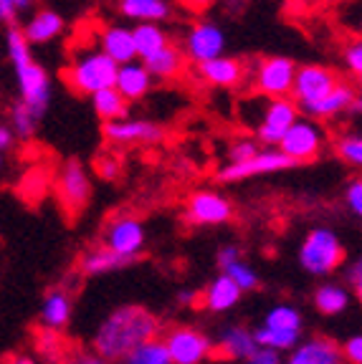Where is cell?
<instances>
[{
	"mask_svg": "<svg viewBox=\"0 0 362 364\" xmlns=\"http://www.w3.org/2000/svg\"><path fill=\"white\" fill-rule=\"evenodd\" d=\"M162 321L155 311L142 304H122L99 321L91 336V352H96L104 362L119 364L137 347L160 339Z\"/></svg>",
	"mask_w": 362,
	"mask_h": 364,
	"instance_id": "1",
	"label": "cell"
},
{
	"mask_svg": "<svg viewBox=\"0 0 362 364\" xmlns=\"http://www.w3.org/2000/svg\"><path fill=\"white\" fill-rule=\"evenodd\" d=\"M6 51L13 63V71H16L18 91H21L18 102H23L38 119H43L53 94V81L48 68L33 58V48H31L29 41L23 38V31L18 26H8Z\"/></svg>",
	"mask_w": 362,
	"mask_h": 364,
	"instance_id": "2",
	"label": "cell"
},
{
	"mask_svg": "<svg viewBox=\"0 0 362 364\" xmlns=\"http://www.w3.org/2000/svg\"><path fill=\"white\" fill-rule=\"evenodd\" d=\"M301 114L291 99H269L261 94L238 102V122L254 129L256 142L261 147H279L286 129L299 119Z\"/></svg>",
	"mask_w": 362,
	"mask_h": 364,
	"instance_id": "3",
	"label": "cell"
},
{
	"mask_svg": "<svg viewBox=\"0 0 362 364\" xmlns=\"http://www.w3.org/2000/svg\"><path fill=\"white\" fill-rule=\"evenodd\" d=\"M119 66L109 56H104L96 46L81 48L74 53L71 63L63 68V81L79 97H94L96 91L112 89Z\"/></svg>",
	"mask_w": 362,
	"mask_h": 364,
	"instance_id": "4",
	"label": "cell"
},
{
	"mask_svg": "<svg viewBox=\"0 0 362 364\" xmlns=\"http://www.w3.org/2000/svg\"><path fill=\"white\" fill-rule=\"evenodd\" d=\"M301 271L311 279H327L337 268L345 263V245H342L340 235L334 233L332 228L319 225L311 228L304 235L296 253Z\"/></svg>",
	"mask_w": 362,
	"mask_h": 364,
	"instance_id": "5",
	"label": "cell"
},
{
	"mask_svg": "<svg viewBox=\"0 0 362 364\" xmlns=\"http://www.w3.org/2000/svg\"><path fill=\"white\" fill-rule=\"evenodd\" d=\"M53 195H56L61 210L68 218H76L89 208L91 195H94V182H91L89 170L84 167V162L79 159H66L61 162V167L56 170L51 180Z\"/></svg>",
	"mask_w": 362,
	"mask_h": 364,
	"instance_id": "6",
	"label": "cell"
},
{
	"mask_svg": "<svg viewBox=\"0 0 362 364\" xmlns=\"http://www.w3.org/2000/svg\"><path fill=\"white\" fill-rule=\"evenodd\" d=\"M296 63L289 56H261L251 66H246V79L254 86V94L269 99L291 97Z\"/></svg>",
	"mask_w": 362,
	"mask_h": 364,
	"instance_id": "7",
	"label": "cell"
},
{
	"mask_svg": "<svg viewBox=\"0 0 362 364\" xmlns=\"http://www.w3.org/2000/svg\"><path fill=\"white\" fill-rule=\"evenodd\" d=\"M99 245H104L112 253H119V256L140 261L148 248V225L132 213H114L99 233Z\"/></svg>",
	"mask_w": 362,
	"mask_h": 364,
	"instance_id": "8",
	"label": "cell"
},
{
	"mask_svg": "<svg viewBox=\"0 0 362 364\" xmlns=\"http://www.w3.org/2000/svg\"><path fill=\"white\" fill-rule=\"evenodd\" d=\"M160 339L167 349L170 364H205L215 354L213 336L190 324L170 326Z\"/></svg>",
	"mask_w": 362,
	"mask_h": 364,
	"instance_id": "9",
	"label": "cell"
},
{
	"mask_svg": "<svg viewBox=\"0 0 362 364\" xmlns=\"http://www.w3.org/2000/svg\"><path fill=\"white\" fill-rule=\"evenodd\" d=\"M337 84H340V76L334 74L329 66L304 63V66H296L294 86H291V97L289 99L296 104L301 117H306Z\"/></svg>",
	"mask_w": 362,
	"mask_h": 364,
	"instance_id": "10",
	"label": "cell"
},
{
	"mask_svg": "<svg viewBox=\"0 0 362 364\" xmlns=\"http://www.w3.org/2000/svg\"><path fill=\"white\" fill-rule=\"evenodd\" d=\"M324 144H327V129H324L322 122L309 119V117H299V119L286 129L279 149H281L294 165H301V162L317 159L319 154H322Z\"/></svg>",
	"mask_w": 362,
	"mask_h": 364,
	"instance_id": "11",
	"label": "cell"
},
{
	"mask_svg": "<svg viewBox=\"0 0 362 364\" xmlns=\"http://www.w3.org/2000/svg\"><path fill=\"white\" fill-rule=\"evenodd\" d=\"M226 46H228L226 31L218 23L200 18V21L187 26L180 48L185 53V58H190L195 66H200V63H208L213 58L226 56Z\"/></svg>",
	"mask_w": 362,
	"mask_h": 364,
	"instance_id": "12",
	"label": "cell"
},
{
	"mask_svg": "<svg viewBox=\"0 0 362 364\" xmlns=\"http://www.w3.org/2000/svg\"><path fill=\"white\" fill-rule=\"evenodd\" d=\"M296 167L286 154L279 147H261V152L256 157L246 159V162H238V165H223L221 170L215 172V177L226 185H233V182H244L251 180V177L259 175H274V172H284Z\"/></svg>",
	"mask_w": 362,
	"mask_h": 364,
	"instance_id": "13",
	"label": "cell"
},
{
	"mask_svg": "<svg viewBox=\"0 0 362 364\" xmlns=\"http://www.w3.org/2000/svg\"><path fill=\"white\" fill-rule=\"evenodd\" d=\"M102 134L114 147H148L165 139V129L152 119L142 117H127L119 122H107L102 127Z\"/></svg>",
	"mask_w": 362,
	"mask_h": 364,
	"instance_id": "14",
	"label": "cell"
},
{
	"mask_svg": "<svg viewBox=\"0 0 362 364\" xmlns=\"http://www.w3.org/2000/svg\"><path fill=\"white\" fill-rule=\"evenodd\" d=\"M185 218L190 225L198 228H218L231 223L233 203L218 190H195L187 198Z\"/></svg>",
	"mask_w": 362,
	"mask_h": 364,
	"instance_id": "15",
	"label": "cell"
},
{
	"mask_svg": "<svg viewBox=\"0 0 362 364\" xmlns=\"http://www.w3.org/2000/svg\"><path fill=\"white\" fill-rule=\"evenodd\" d=\"M71 316H74V291H71V284L51 286L43 294V299H41L38 329L61 334L71 324Z\"/></svg>",
	"mask_w": 362,
	"mask_h": 364,
	"instance_id": "16",
	"label": "cell"
},
{
	"mask_svg": "<svg viewBox=\"0 0 362 364\" xmlns=\"http://www.w3.org/2000/svg\"><path fill=\"white\" fill-rule=\"evenodd\" d=\"M215 354L228 362H249L256 352H259V344L254 339V329L244 324H228L218 331V336L213 339Z\"/></svg>",
	"mask_w": 362,
	"mask_h": 364,
	"instance_id": "17",
	"label": "cell"
},
{
	"mask_svg": "<svg viewBox=\"0 0 362 364\" xmlns=\"http://www.w3.org/2000/svg\"><path fill=\"white\" fill-rule=\"evenodd\" d=\"M195 74L203 84L213 86V89H238L246 79V63L241 58L221 56L195 66Z\"/></svg>",
	"mask_w": 362,
	"mask_h": 364,
	"instance_id": "18",
	"label": "cell"
},
{
	"mask_svg": "<svg viewBox=\"0 0 362 364\" xmlns=\"http://www.w3.org/2000/svg\"><path fill=\"white\" fill-rule=\"evenodd\" d=\"M96 48L104 53V56L112 58L117 66H125L130 61H140L137 58L135 38H132V28L125 23H112V26H104L96 36Z\"/></svg>",
	"mask_w": 362,
	"mask_h": 364,
	"instance_id": "19",
	"label": "cell"
},
{
	"mask_svg": "<svg viewBox=\"0 0 362 364\" xmlns=\"http://www.w3.org/2000/svg\"><path fill=\"white\" fill-rule=\"evenodd\" d=\"M284 364H342V349L329 336H309L286 354Z\"/></svg>",
	"mask_w": 362,
	"mask_h": 364,
	"instance_id": "20",
	"label": "cell"
},
{
	"mask_svg": "<svg viewBox=\"0 0 362 364\" xmlns=\"http://www.w3.org/2000/svg\"><path fill=\"white\" fill-rule=\"evenodd\" d=\"M135 263L140 261L112 253L104 245H91V248H86L79 256V276H84V279H99V276H109V273L132 268Z\"/></svg>",
	"mask_w": 362,
	"mask_h": 364,
	"instance_id": "21",
	"label": "cell"
},
{
	"mask_svg": "<svg viewBox=\"0 0 362 364\" xmlns=\"http://www.w3.org/2000/svg\"><path fill=\"white\" fill-rule=\"evenodd\" d=\"M21 31H23V38L31 43V48H33V46L53 43V41L66 31V18H63L61 13L51 11V8H41V11H36L33 16L26 21V26H23Z\"/></svg>",
	"mask_w": 362,
	"mask_h": 364,
	"instance_id": "22",
	"label": "cell"
},
{
	"mask_svg": "<svg viewBox=\"0 0 362 364\" xmlns=\"http://www.w3.org/2000/svg\"><path fill=\"white\" fill-rule=\"evenodd\" d=\"M244 299V291L238 289L226 273H218L215 279L208 281V286L200 294V304H203L205 311L210 314H228L241 304Z\"/></svg>",
	"mask_w": 362,
	"mask_h": 364,
	"instance_id": "23",
	"label": "cell"
},
{
	"mask_svg": "<svg viewBox=\"0 0 362 364\" xmlns=\"http://www.w3.org/2000/svg\"><path fill=\"white\" fill-rule=\"evenodd\" d=\"M155 79L148 71V66L142 61H130L125 66H119L117 79H114V89L127 99V102H140L150 94Z\"/></svg>",
	"mask_w": 362,
	"mask_h": 364,
	"instance_id": "24",
	"label": "cell"
},
{
	"mask_svg": "<svg viewBox=\"0 0 362 364\" xmlns=\"http://www.w3.org/2000/svg\"><path fill=\"white\" fill-rule=\"evenodd\" d=\"M117 11L122 18L140 23H165L172 18V0H117Z\"/></svg>",
	"mask_w": 362,
	"mask_h": 364,
	"instance_id": "25",
	"label": "cell"
},
{
	"mask_svg": "<svg viewBox=\"0 0 362 364\" xmlns=\"http://www.w3.org/2000/svg\"><path fill=\"white\" fill-rule=\"evenodd\" d=\"M350 301L352 291L345 284H337V281H322L311 294V304L322 316H340L350 309Z\"/></svg>",
	"mask_w": 362,
	"mask_h": 364,
	"instance_id": "26",
	"label": "cell"
},
{
	"mask_svg": "<svg viewBox=\"0 0 362 364\" xmlns=\"http://www.w3.org/2000/svg\"><path fill=\"white\" fill-rule=\"evenodd\" d=\"M185 53L177 43H167L162 51H157L155 56H150L148 61H142L148 66V71L152 74L155 81H170V79H177L182 74V68H185Z\"/></svg>",
	"mask_w": 362,
	"mask_h": 364,
	"instance_id": "27",
	"label": "cell"
},
{
	"mask_svg": "<svg viewBox=\"0 0 362 364\" xmlns=\"http://www.w3.org/2000/svg\"><path fill=\"white\" fill-rule=\"evenodd\" d=\"M355 86L347 84V81H340V84L334 86L332 91H329L327 97L322 99V102L317 104V107L311 109L306 117L309 119H334V117H340V114L350 112L352 109V102H355Z\"/></svg>",
	"mask_w": 362,
	"mask_h": 364,
	"instance_id": "28",
	"label": "cell"
},
{
	"mask_svg": "<svg viewBox=\"0 0 362 364\" xmlns=\"http://www.w3.org/2000/svg\"><path fill=\"white\" fill-rule=\"evenodd\" d=\"M132 38H135L137 58L148 61L170 43V31L160 23H140V26H132Z\"/></svg>",
	"mask_w": 362,
	"mask_h": 364,
	"instance_id": "29",
	"label": "cell"
},
{
	"mask_svg": "<svg viewBox=\"0 0 362 364\" xmlns=\"http://www.w3.org/2000/svg\"><path fill=\"white\" fill-rule=\"evenodd\" d=\"M91 99V109L99 119L107 124V122H119V119H127L130 117V102H127L117 89H104V91H96Z\"/></svg>",
	"mask_w": 362,
	"mask_h": 364,
	"instance_id": "30",
	"label": "cell"
},
{
	"mask_svg": "<svg viewBox=\"0 0 362 364\" xmlns=\"http://www.w3.org/2000/svg\"><path fill=\"white\" fill-rule=\"evenodd\" d=\"M33 352L38 364H63L68 354H71L66 349V344H63L61 334L46 329H38L33 334Z\"/></svg>",
	"mask_w": 362,
	"mask_h": 364,
	"instance_id": "31",
	"label": "cell"
},
{
	"mask_svg": "<svg viewBox=\"0 0 362 364\" xmlns=\"http://www.w3.org/2000/svg\"><path fill=\"white\" fill-rule=\"evenodd\" d=\"M261 326L276 331H289V334H301L304 331V316L294 304H276L261 318Z\"/></svg>",
	"mask_w": 362,
	"mask_h": 364,
	"instance_id": "32",
	"label": "cell"
},
{
	"mask_svg": "<svg viewBox=\"0 0 362 364\" xmlns=\"http://www.w3.org/2000/svg\"><path fill=\"white\" fill-rule=\"evenodd\" d=\"M8 124H11V129H13V134L18 136V139H23V142H29V139H33L36 136V132H38V124H41V119L36 117L33 112H31L29 107L23 102H16L11 107V114H8Z\"/></svg>",
	"mask_w": 362,
	"mask_h": 364,
	"instance_id": "33",
	"label": "cell"
},
{
	"mask_svg": "<svg viewBox=\"0 0 362 364\" xmlns=\"http://www.w3.org/2000/svg\"><path fill=\"white\" fill-rule=\"evenodd\" d=\"M334 152L345 165L362 170V132H345L334 142Z\"/></svg>",
	"mask_w": 362,
	"mask_h": 364,
	"instance_id": "34",
	"label": "cell"
},
{
	"mask_svg": "<svg viewBox=\"0 0 362 364\" xmlns=\"http://www.w3.org/2000/svg\"><path fill=\"white\" fill-rule=\"evenodd\" d=\"M119 364H170V357H167L162 339H152L137 347L135 352H130Z\"/></svg>",
	"mask_w": 362,
	"mask_h": 364,
	"instance_id": "35",
	"label": "cell"
},
{
	"mask_svg": "<svg viewBox=\"0 0 362 364\" xmlns=\"http://www.w3.org/2000/svg\"><path fill=\"white\" fill-rule=\"evenodd\" d=\"M221 273H226L228 279L233 281V284L238 286V289L244 291V294H249V291H256L261 286V276H259V271H256L254 266H251L249 261H236L233 266H228L226 271H221Z\"/></svg>",
	"mask_w": 362,
	"mask_h": 364,
	"instance_id": "36",
	"label": "cell"
},
{
	"mask_svg": "<svg viewBox=\"0 0 362 364\" xmlns=\"http://www.w3.org/2000/svg\"><path fill=\"white\" fill-rule=\"evenodd\" d=\"M261 152V144L256 142V136H236L231 144L226 147V159L228 165H238V162H246V159L256 157Z\"/></svg>",
	"mask_w": 362,
	"mask_h": 364,
	"instance_id": "37",
	"label": "cell"
},
{
	"mask_svg": "<svg viewBox=\"0 0 362 364\" xmlns=\"http://www.w3.org/2000/svg\"><path fill=\"white\" fill-rule=\"evenodd\" d=\"M342 66L352 79L362 81V36H355L342 48Z\"/></svg>",
	"mask_w": 362,
	"mask_h": 364,
	"instance_id": "38",
	"label": "cell"
},
{
	"mask_svg": "<svg viewBox=\"0 0 362 364\" xmlns=\"http://www.w3.org/2000/svg\"><path fill=\"white\" fill-rule=\"evenodd\" d=\"M122 170H125V167H122V159L114 157V154H99L94 162L96 177L104 182H117L119 177H122Z\"/></svg>",
	"mask_w": 362,
	"mask_h": 364,
	"instance_id": "39",
	"label": "cell"
},
{
	"mask_svg": "<svg viewBox=\"0 0 362 364\" xmlns=\"http://www.w3.org/2000/svg\"><path fill=\"white\" fill-rule=\"evenodd\" d=\"M345 208L362 220V175L352 177L345 185Z\"/></svg>",
	"mask_w": 362,
	"mask_h": 364,
	"instance_id": "40",
	"label": "cell"
},
{
	"mask_svg": "<svg viewBox=\"0 0 362 364\" xmlns=\"http://www.w3.org/2000/svg\"><path fill=\"white\" fill-rule=\"evenodd\" d=\"M340 349H342V362L362 364V331L347 336V339L340 344Z\"/></svg>",
	"mask_w": 362,
	"mask_h": 364,
	"instance_id": "41",
	"label": "cell"
},
{
	"mask_svg": "<svg viewBox=\"0 0 362 364\" xmlns=\"http://www.w3.org/2000/svg\"><path fill=\"white\" fill-rule=\"evenodd\" d=\"M244 258V250H241V245L236 243H226L218 248V253H215V263H218V268L221 271H226L228 266H233L236 261H241Z\"/></svg>",
	"mask_w": 362,
	"mask_h": 364,
	"instance_id": "42",
	"label": "cell"
},
{
	"mask_svg": "<svg viewBox=\"0 0 362 364\" xmlns=\"http://www.w3.org/2000/svg\"><path fill=\"white\" fill-rule=\"evenodd\" d=\"M345 276H347V284H350V289L355 291L357 301L362 304V256L355 258V261L347 266Z\"/></svg>",
	"mask_w": 362,
	"mask_h": 364,
	"instance_id": "43",
	"label": "cell"
},
{
	"mask_svg": "<svg viewBox=\"0 0 362 364\" xmlns=\"http://www.w3.org/2000/svg\"><path fill=\"white\" fill-rule=\"evenodd\" d=\"M63 364H109V362H104V359L96 352H91V349H79V352L68 354Z\"/></svg>",
	"mask_w": 362,
	"mask_h": 364,
	"instance_id": "44",
	"label": "cell"
},
{
	"mask_svg": "<svg viewBox=\"0 0 362 364\" xmlns=\"http://www.w3.org/2000/svg\"><path fill=\"white\" fill-rule=\"evenodd\" d=\"M16 142H18V136L13 134L11 124H8V122H0V152L8 154L16 147Z\"/></svg>",
	"mask_w": 362,
	"mask_h": 364,
	"instance_id": "45",
	"label": "cell"
},
{
	"mask_svg": "<svg viewBox=\"0 0 362 364\" xmlns=\"http://www.w3.org/2000/svg\"><path fill=\"white\" fill-rule=\"evenodd\" d=\"M246 364H284V359H281V354H276V352H269V349H259V352H256L254 357H251Z\"/></svg>",
	"mask_w": 362,
	"mask_h": 364,
	"instance_id": "46",
	"label": "cell"
},
{
	"mask_svg": "<svg viewBox=\"0 0 362 364\" xmlns=\"http://www.w3.org/2000/svg\"><path fill=\"white\" fill-rule=\"evenodd\" d=\"M175 3H180L182 8H187L192 13H203L208 8H213L215 3H221V0H175Z\"/></svg>",
	"mask_w": 362,
	"mask_h": 364,
	"instance_id": "47",
	"label": "cell"
},
{
	"mask_svg": "<svg viewBox=\"0 0 362 364\" xmlns=\"http://www.w3.org/2000/svg\"><path fill=\"white\" fill-rule=\"evenodd\" d=\"M18 11L13 8L11 0H0V26H13Z\"/></svg>",
	"mask_w": 362,
	"mask_h": 364,
	"instance_id": "48",
	"label": "cell"
},
{
	"mask_svg": "<svg viewBox=\"0 0 362 364\" xmlns=\"http://www.w3.org/2000/svg\"><path fill=\"white\" fill-rule=\"evenodd\" d=\"M200 301V291L195 289H182L180 294H177V304L180 306H192V304H198Z\"/></svg>",
	"mask_w": 362,
	"mask_h": 364,
	"instance_id": "49",
	"label": "cell"
},
{
	"mask_svg": "<svg viewBox=\"0 0 362 364\" xmlns=\"http://www.w3.org/2000/svg\"><path fill=\"white\" fill-rule=\"evenodd\" d=\"M0 364H38V362L31 354H11V357H6Z\"/></svg>",
	"mask_w": 362,
	"mask_h": 364,
	"instance_id": "50",
	"label": "cell"
},
{
	"mask_svg": "<svg viewBox=\"0 0 362 364\" xmlns=\"http://www.w3.org/2000/svg\"><path fill=\"white\" fill-rule=\"evenodd\" d=\"M301 3L309 8H327V6H337V3H347V0H301Z\"/></svg>",
	"mask_w": 362,
	"mask_h": 364,
	"instance_id": "51",
	"label": "cell"
},
{
	"mask_svg": "<svg viewBox=\"0 0 362 364\" xmlns=\"http://www.w3.org/2000/svg\"><path fill=\"white\" fill-rule=\"evenodd\" d=\"M11 3H13V8H16L18 13H23V11H29L36 0H11Z\"/></svg>",
	"mask_w": 362,
	"mask_h": 364,
	"instance_id": "52",
	"label": "cell"
},
{
	"mask_svg": "<svg viewBox=\"0 0 362 364\" xmlns=\"http://www.w3.org/2000/svg\"><path fill=\"white\" fill-rule=\"evenodd\" d=\"M352 112L362 114V91H357V94H355V102H352Z\"/></svg>",
	"mask_w": 362,
	"mask_h": 364,
	"instance_id": "53",
	"label": "cell"
},
{
	"mask_svg": "<svg viewBox=\"0 0 362 364\" xmlns=\"http://www.w3.org/2000/svg\"><path fill=\"white\" fill-rule=\"evenodd\" d=\"M6 167H8V157L3 152H0V177H3V172H6Z\"/></svg>",
	"mask_w": 362,
	"mask_h": 364,
	"instance_id": "54",
	"label": "cell"
}]
</instances>
